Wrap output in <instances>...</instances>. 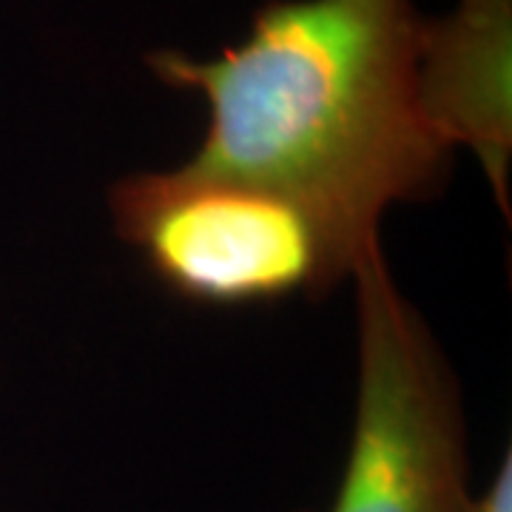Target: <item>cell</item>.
Instances as JSON below:
<instances>
[{"label": "cell", "instance_id": "cell-1", "mask_svg": "<svg viewBox=\"0 0 512 512\" xmlns=\"http://www.w3.org/2000/svg\"><path fill=\"white\" fill-rule=\"evenodd\" d=\"M421 26L416 0H268L217 57L146 63L208 106L188 165L305 205L356 271L387 208L430 200L450 171L421 103Z\"/></svg>", "mask_w": 512, "mask_h": 512}, {"label": "cell", "instance_id": "cell-2", "mask_svg": "<svg viewBox=\"0 0 512 512\" xmlns=\"http://www.w3.org/2000/svg\"><path fill=\"white\" fill-rule=\"evenodd\" d=\"M109 205L154 279L194 305H274L353 276L328 228L265 185L183 165L120 180Z\"/></svg>", "mask_w": 512, "mask_h": 512}, {"label": "cell", "instance_id": "cell-3", "mask_svg": "<svg viewBox=\"0 0 512 512\" xmlns=\"http://www.w3.org/2000/svg\"><path fill=\"white\" fill-rule=\"evenodd\" d=\"M359 390L330 512H473L458 387L376 245L353 271Z\"/></svg>", "mask_w": 512, "mask_h": 512}, {"label": "cell", "instance_id": "cell-4", "mask_svg": "<svg viewBox=\"0 0 512 512\" xmlns=\"http://www.w3.org/2000/svg\"><path fill=\"white\" fill-rule=\"evenodd\" d=\"M419 92L450 148H470L507 211L512 160V0H458L424 18Z\"/></svg>", "mask_w": 512, "mask_h": 512}, {"label": "cell", "instance_id": "cell-5", "mask_svg": "<svg viewBox=\"0 0 512 512\" xmlns=\"http://www.w3.org/2000/svg\"><path fill=\"white\" fill-rule=\"evenodd\" d=\"M473 512H512V456L504 453L484 493L476 495Z\"/></svg>", "mask_w": 512, "mask_h": 512}]
</instances>
